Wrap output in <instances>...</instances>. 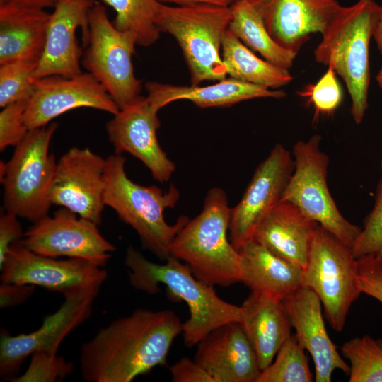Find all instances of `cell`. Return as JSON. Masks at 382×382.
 I'll return each instance as SVG.
<instances>
[{"label": "cell", "instance_id": "7c38bea8", "mask_svg": "<svg viewBox=\"0 0 382 382\" xmlns=\"http://www.w3.org/2000/svg\"><path fill=\"white\" fill-rule=\"evenodd\" d=\"M100 287L83 289L64 296V301L47 316L36 330L12 336L4 329L0 337V376L13 379L24 360L37 351L57 354L64 339L90 316Z\"/></svg>", "mask_w": 382, "mask_h": 382}, {"label": "cell", "instance_id": "d6a6232c", "mask_svg": "<svg viewBox=\"0 0 382 382\" xmlns=\"http://www.w3.org/2000/svg\"><path fill=\"white\" fill-rule=\"evenodd\" d=\"M74 370L71 362L57 354L37 351L31 354L27 370L13 382H55L65 378Z\"/></svg>", "mask_w": 382, "mask_h": 382}, {"label": "cell", "instance_id": "d4e9b609", "mask_svg": "<svg viewBox=\"0 0 382 382\" xmlns=\"http://www.w3.org/2000/svg\"><path fill=\"white\" fill-rule=\"evenodd\" d=\"M241 324L257 354L261 371L276 357L291 335V323L283 301L251 292L241 306Z\"/></svg>", "mask_w": 382, "mask_h": 382}, {"label": "cell", "instance_id": "d6986e66", "mask_svg": "<svg viewBox=\"0 0 382 382\" xmlns=\"http://www.w3.org/2000/svg\"><path fill=\"white\" fill-rule=\"evenodd\" d=\"M256 6L272 37L296 54L313 33L322 35L343 7L337 0H262Z\"/></svg>", "mask_w": 382, "mask_h": 382}, {"label": "cell", "instance_id": "1f68e13d", "mask_svg": "<svg viewBox=\"0 0 382 382\" xmlns=\"http://www.w3.org/2000/svg\"><path fill=\"white\" fill-rule=\"evenodd\" d=\"M38 62L18 60L0 64V107L30 98L33 74Z\"/></svg>", "mask_w": 382, "mask_h": 382}, {"label": "cell", "instance_id": "bcb514c9", "mask_svg": "<svg viewBox=\"0 0 382 382\" xmlns=\"http://www.w3.org/2000/svg\"><path fill=\"white\" fill-rule=\"evenodd\" d=\"M245 1H247L248 2H250L253 4H258L262 0H245Z\"/></svg>", "mask_w": 382, "mask_h": 382}, {"label": "cell", "instance_id": "7a4b0ae2", "mask_svg": "<svg viewBox=\"0 0 382 382\" xmlns=\"http://www.w3.org/2000/svg\"><path fill=\"white\" fill-rule=\"evenodd\" d=\"M164 264L146 259L132 247L127 248L125 263L129 268V279L136 289L149 294L166 286L167 294L173 300L185 301L190 317L183 323L182 335L186 346L192 347L216 328L243 319L241 306L221 299L214 286L197 279L187 264L170 255Z\"/></svg>", "mask_w": 382, "mask_h": 382}, {"label": "cell", "instance_id": "5bb4252c", "mask_svg": "<svg viewBox=\"0 0 382 382\" xmlns=\"http://www.w3.org/2000/svg\"><path fill=\"white\" fill-rule=\"evenodd\" d=\"M79 108L112 114L120 108L105 88L90 73L59 75L33 80V91L23 120L29 130L48 125L59 115Z\"/></svg>", "mask_w": 382, "mask_h": 382}, {"label": "cell", "instance_id": "b9f144b4", "mask_svg": "<svg viewBox=\"0 0 382 382\" xmlns=\"http://www.w3.org/2000/svg\"><path fill=\"white\" fill-rule=\"evenodd\" d=\"M161 3L173 4L175 6H190L196 4H209L220 6H229L234 0H158Z\"/></svg>", "mask_w": 382, "mask_h": 382}, {"label": "cell", "instance_id": "ffe728a7", "mask_svg": "<svg viewBox=\"0 0 382 382\" xmlns=\"http://www.w3.org/2000/svg\"><path fill=\"white\" fill-rule=\"evenodd\" d=\"M283 302L299 342L313 358L315 381L330 382L336 369L349 374V366L328 334L322 303L316 293L302 284Z\"/></svg>", "mask_w": 382, "mask_h": 382}, {"label": "cell", "instance_id": "277c9868", "mask_svg": "<svg viewBox=\"0 0 382 382\" xmlns=\"http://www.w3.org/2000/svg\"><path fill=\"white\" fill-rule=\"evenodd\" d=\"M231 209L220 187L208 190L201 212L175 237L170 255L185 262L193 274L212 286L241 282V258L228 238Z\"/></svg>", "mask_w": 382, "mask_h": 382}, {"label": "cell", "instance_id": "6da1fadb", "mask_svg": "<svg viewBox=\"0 0 382 382\" xmlns=\"http://www.w3.org/2000/svg\"><path fill=\"white\" fill-rule=\"evenodd\" d=\"M183 323L172 310L138 308L100 328L81 346L82 378L88 382H130L166 363Z\"/></svg>", "mask_w": 382, "mask_h": 382}, {"label": "cell", "instance_id": "484cf974", "mask_svg": "<svg viewBox=\"0 0 382 382\" xmlns=\"http://www.w3.org/2000/svg\"><path fill=\"white\" fill-rule=\"evenodd\" d=\"M50 15L45 10L0 5V64L18 60L39 62Z\"/></svg>", "mask_w": 382, "mask_h": 382}, {"label": "cell", "instance_id": "60d3db41", "mask_svg": "<svg viewBox=\"0 0 382 382\" xmlns=\"http://www.w3.org/2000/svg\"><path fill=\"white\" fill-rule=\"evenodd\" d=\"M62 0H0V5H9L21 8L45 10L54 8Z\"/></svg>", "mask_w": 382, "mask_h": 382}, {"label": "cell", "instance_id": "8992f818", "mask_svg": "<svg viewBox=\"0 0 382 382\" xmlns=\"http://www.w3.org/2000/svg\"><path fill=\"white\" fill-rule=\"evenodd\" d=\"M231 16L230 6L158 4L156 25L160 32L172 35L180 47L191 85L226 79L221 46Z\"/></svg>", "mask_w": 382, "mask_h": 382}, {"label": "cell", "instance_id": "f546056e", "mask_svg": "<svg viewBox=\"0 0 382 382\" xmlns=\"http://www.w3.org/2000/svg\"><path fill=\"white\" fill-rule=\"evenodd\" d=\"M340 349L350 362L349 382H382V339L356 337Z\"/></svg>", "mask_w": 382, "mask_h": 382}, {"label": "cell", "instance_id": "4fadbf2b", "mask_svg": "<svg viewBox=\"0 0 382 382\" xmlns=\"http://www.w3.org/2000/svg\"><path fill=\"white\" fill-rule=\"evenodd\" d=\"M98 224L62 207L52 216L34 222L22 241L41 255L79 258L104 267L115 247L100 233Z\"/></svg>", "mask_w": 382, "mask_h": 382}, {"label": "cell", "instance_id": "e0dca14e", "mask_svg": "<svg viewBox=\"0 0 382 382\" xmlns=\"http://www.w3.org/2000/svg\"><path fill=\"white\" fill-rule=\"evenodd\" d=\"M158 111L147 97L141 96L114 115L105 129L115 154H130L146 166L156 180L164 183L174 173L175 165L157 138Z\"/></svg>", "mask_w": 382, "mask_h": 382}, {"label": "cell", "instance_id": "8d00e7d4", "mask_svg": "<svg viewBox=\"0 0 382 382\" xmlns=\"http://www.w3.org/2000/svg\"><path fill=\"white\" fill-rule=\"evenodd\" d=\"M357 260L358 283L361 293L382 303V261L373 255Z\"/></svg>", "mask_w": 382, "mask_h": 382}, {"label": "cell", "instance_id": "7402d4cb", "mask_svg": "<svg viewBox=\"0 0 382 382\" xmlns=\"http://www.w3.org/2000/svg\"><path fill=\"white\" fill-rule=\"evenodd\" d=\"M318 225L294 204L281 201L261 221L253 238L303 269Z\"/></svg>", "mask_w": 382, "mask_h": 382}, {"label": "cell", "instance_id": "52a82bcc", "mask_svg": "<svg viewBox=\"0 0 382 382\" xmlns=\"http://www.w3.org/2000/svg\"><path fill=\"white\" fill-rule=\"evenodd\" d=\"M55 122L28 131L6 163L1 161L0 180L6 212L36 222L48 215L50 190L56 170L50 153Z\"/></svg>", "mask_w": 382, "mask_h": 382}, {"label": "cell", "instance_id": "44dd1931", "mask_svg": "<svg viewBox=\"0 0 382 382\" xmlns=\"http://www.w3.org/2000/svg\"><path fill=\"white\" fill-rule=\"evenodd\" d=\"M54 8L44 51L33 71V80L53 75L72 77L82 73V52L76 31L79 27L82 29L85 45L88 35L89 8L76 0H62Z\"/></svg>", "mask_w": 382, "mask_h": 382}, {"label": "cell", "instance_id": "3957f363", "mask_svg": "<svg viewBox=\"0 0 382 382\" xmlns=\"http://www.w3.org/2000/svg\"><path fill=\"white\" fill-rule=\"evenodd\" d=\"M125 161L118 154L106 158L104 204L136 231L145 249L166 260L175 237L189 220L180 216L169 224L165 219L164 212L175 206L179 190L173 185L163 191L155 185L136 183L125 172Z\"/></svg>", "mask_w": 382, "mask_h": 382}, {"label": "cell", "instance_id": "9c48e42d", "mask_svg": "<svg viewBox=\"0 0 382 382\" xmlns=\"http://www.w3.org/2000/svg\"><path fill=\"white\" fill-rule=\"evenodd\" d=\"M87 18L88 35L81 63L122 109L141 96V81L136 77L132 61L136 37L117 30L98 2L88 9Z\"/></svg>", "mask_w": 382, "mask_h": 382}, {"label": "cell", "instance_id": "d590c367", "mask_svg": "<svg viewBox=\"0 0 382 382\" xmlns=\"http://www.w3.org/2000/svg\"><path fill=\"white\" fill-rule=\"evenodd\" d=\"M29 98L21 99L3 107L0 112V150L16 146L26 136L29 129L23 120Z\"/></svg>", "mask_w": 382, "mask_h": 382}, {"label": "cell", "instance_id": "836d02e7", "mask_svg": "<svg viewBox=\"0 0 382 382\" xmlns=\"http://www.w3.org/2000/svg\"><path fill=\"white\" fill-rule=\"evenodd\" d=\"M337 73L331 66L315 84L306 86L299 95L308 98V103L315 110L314 118L320 114L332 113L340 105L342 91L336 76Z\"/></svg>", "mask_w": 382, "mask_h": 382}, {"label": "cell", "instance_id": "e575fe53", "mask_svg": "<svg viewBox=\"0 0 382 382\" xmlns=\"http://www.w3.org/2000/svg\"><path fill=\"white\" fill-rule=\"evenodd\" d=\"M352 250L356 259L373 255L382 261V179L377 187L374 207Z\"/></svg>", "mask_w": 382, "mask_h": 382}, {"label": "cell", "instance_id": "603a6c76", "mask_svg": "<svg viewBox=\"0 0 382 382\" xmlns=\"http://www.w3.org/2000/svg\"><path fill=\"white\" fill-rule=\"evenodd\" d=\"M147 98L158 110L169 103L186 100L201 108L228 107L241 101L261 98H282L286 93L229 77L205 86H177L156 81L145 83Z\"/></svg>", "mask_w": 382, "mask_h": 382}, {"label": "cell", "instance_id": "4dcf8cb0", "mask_svg": "<svg viewBox=\"0 0 382 382\" xmlns=\"http://www.w3.org/2000/svg\"><path fill=\"white\" fill-rule=\"evenodd\" d=\"M306 349L296 335H291L276 355V359L263 369L257 382H311V373Z\"/></svg>", "mask_w": 382, "mask_h": 382}, {"label": "cell", "instance_id": "f35d334b", "mask_svg": "<svg viewBox=\"0 0 382 382\" xmlns=\"http://www.w3.org/2000/svg\"><path fill=\"white\" fill-rule=\"evenodd\" d=\"M174 382H214L210 375L194 359L181 358L170 367Z\"/></svg>", "mask_w": 382, "mask_h": 382}, {"label": "cell", "instance_id": "7bdbcfd3", "mask_svg": "<svg viewBox=\"0 0 382 382\" xmlns=\"http://www.w3.org/2000/svg\"><path fill=\"white\" fill-rule=\"evenodd\" d=\"M373 38L376 44L378 51L382 55V8L378 21L373 35Z\"/></svg>", "mask_w": 382, "mask_h": 382}, {"label": "cell", "instance_id": "cb8c5ba5", "mask_svg": "<svg viewBox=\"0 0 382 382\" xmlns=\"http://www.w3.org/2000/svg\"><path fill=\"white\" fill-rule=\"evenodd\" d=\"M241 282L251 292L283 301L303 284V269L252 238L238 249Z\"/></svg>", "mask_w": 382, "mask_h": 382}, {"label": "cell", "instance_id": "9a60e30c", "mask_svg": "<svg viewBox=\"0 0 382 382\" xmlns=\"http://www.w3.org/2000/svg\"><path fill=\"white\" fill-rule=\"evenodd\" d=\"M106 158L88 148L72 147L57 162L52 204L66 208L99 225L104 207Z\"/></svg>", "mask_w": 382, "mask_h": 382}, {"label": "cell", "instance_id": "2e32d148", "mask_svg": "<svg viewBox=\"0 0 382 382\" xmlns=\"http://www.w3.org/2000/svg\"><path fill=\"white\" fill-rule=\"evenodd\" d=\"M294 168L290 152L280 144L257 166L241 199L231 209L230 241L237 250L253 238L261 221L281 202Z\"/></svg>", "mask_w": 382, "mask_h": 382}, {"label": "cell", "instance_id": "8fae6325", "mask_svg": "<svg viewBox=\"0 0 382 382\" xmlns=\"http://www.w3.org/2000/svg\"><path fill=\"white\" fill-rule=\"evenodd\" d=\"M0 270L1 282L40 286L64 296L100 287L108 277L103 267L83 259L41 255L28 248L22 239L11 244Z\"/></svg>", "mask_w": 382, "mask_h": 382}, {"label": "cell", "instance_id": "4316f807", "mask_svg": "<svg viewBox=\"0 0 382 382\" xmlns=\"http://www.w3.org/2000/svg\"><path fill=\"white\" fill-rule=\"evenodd\" d=\"M231 20L228 30L251 50L269 62L289 69L298 54L284 49L272 37L255 4L234 0L230 6Z\"/></svg>", "mask_w": 382, "mask_h": 382}, {"label": "cell", "instance_id": "ac0fdd59", "mask_svg": "<svg viewBox=\"0 0 382 382\" xmlns=\"http://www.w3.org/2000/svg\"><path fill=\"white\" fill-rule=\"evenodd\" d=\"M194 360L214 382H257L261 373L257 354L242 324L230 322L197 343Z\"/></svg>", "mask_w": 382, "mask_h": 382}, {"label": "cell", "instance_id": "ee69618b", "mask_svg": "<svg viewBox=\"0 0 382 382\" xmlns=\"http://www.w3.org/2000/svg\"><path fill=\"white\" fill-rule=\"evenodd\" d=\"M86 6L88 8H90L93 6L97 1L96 0H76Z\"/></svg>", "mask_w": 382, "mask_h": 382}, {"label": "cell", "instance_id": "30bf717a", "mask_svg": "<svg viewBox=\"0 0 382 382\" xmlns=\"http://www.w3.org/2000/svg\"><path fill=\"white\" fill-rule=\"evenodd\" d=\"M321 137L312 136L293 146L294 170L281 201L296 206L348 247L352 248L361 228L338 210L327 184L328 156L320 149Z\"/></svg>", "mask_w": 382, "mask_h": 382}, {"label": "cell", "instance_id": "ba28073f", "mask_svg": "<svg viewBox=\"0 0 382 382\" xmlns=\"http://www.w3.org/2000/svg\"><path fill=\"white\" fill-rule=\"evenodd\" d=\"M357 277L352 248L318 224L303 269V285L318 296L325 317L336 331L344 328L349 308L361 293Z\"/></svg>", "mask_w": 382, "mask_h": 382}, {"label": "cell", "instance_id": "5b68a950", "mask_svg": "<svg viewBox=\"0 0 382 382\" xmlns=\"http://www.w3.org/2000/svg\"><path fill=\"white\" fill-rule=\"evenodd\" d=\"M381 8L374 0H358L342 7L314 50L316 61L331 66L345 82L357 124L363 121L368 108L369 44Z\"/></svg>", "mask_w": 382, "mask_h": 382}, {"label": "cell", "instance_id": "74e56055", "mask_svg": "<svg viewBox=\"0 0 382 382\" xmlns=\"http://www.w3.org/2000/svg\"><path fill=\"white\" fill-rule=\"evenodd\" d=\"M16 214L6 212L0 217V265L3 263L10 246L23 236L21 224Z\"/></svg>", "mask_w": 382, "mask_h": 382}, {"label": "cell", "instance_id": "ab89813d", "mask_svg": "<svg viewBox=\"0 0 382 382\" xmlns=\"http://www.w3.org/2000/svg\"><path fill=\"white\" fill-rule=\"evenodd\" d=\"M35 287L31 284L1 282L0 308H10L23 303L33 294Z\"/></svg>", "mask_w": 382, "mask_h": 382}, {"label": "cell", "instance_id": "83f0119b", "mask_svg": "<svg viewBox=\"0 0 382 382\" xmlns=\"http://www.w3.org/2000/svg\"><path fill=\"white\" fill-rule=\"evenodd\" d=\"M221 57L231 78L269 89H277L291 82L286 69L258 57L228 30L221 46Z\"/></svg>", "mask_w": 382, "mask_h": 382}, {"label": "cell", "instance_id": "f6af8a7d", "mask_svg": "<svg viewBox=\"0 0 382 382\" xmlns=\"http://www.w3.org/2000/svg\"><path fill=\"white\" fill-rule=\"evenodd\" d=\"M376 80L378 86L382 90V68L378 71V74H376Z\"/></svg>", "mask_w": 382, "mask_h": 382}, {"label": "cell", "instance_id": "f1b7e54d", "mask_svg": "<svg viewBox=\"0 0 382 382\" xmlns=\"http://www.w3.org/2000/svg\"><path fill=\"white\" fill-rule=\"evenodd\" d=\"M115 12L113 25L119 30L130 32L137 45L149 47L160 36L156 25L158 0H102Z\"/></svg>", "mask_w": 382, "mask_h": 382}, {"label": "cell", "instance_id": "7dc6e473", "mask_svg": "<svg viewBox=\"0 0 382 382\" xmlns=\"http://www.w3.org/2000/svg\"><path fill=\"white\" fill-rule=\"evenodd\" d=\"M381 172H382V163H381Z\"/></svg>", "mask_w": 382, "mask_h": 382}]
</instances>
